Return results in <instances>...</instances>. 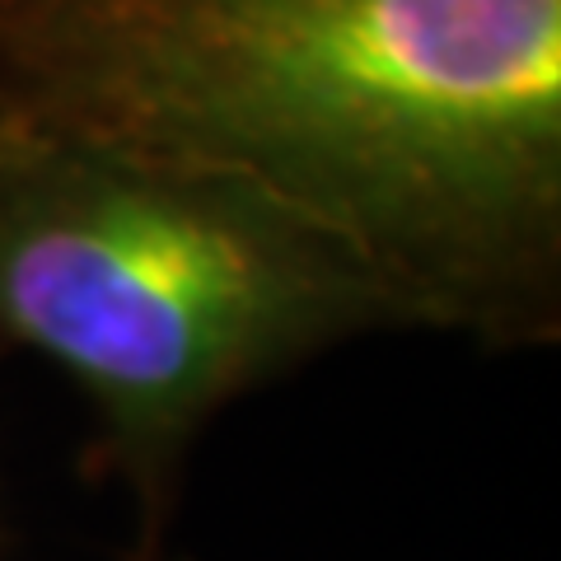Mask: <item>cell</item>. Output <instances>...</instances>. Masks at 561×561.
<instances>
[{"mask_svg":"<svg viewBox=\"0 0 561 561\" xmlns=\"http://www.w3.org/2000/svg\"><path fill=\"white\" fill-rule=\"evenodd\" d=\"M416 328L370 262L257 187L0 122V337L80 383L154 501L225 402Z\"/></svg>","mask_w":561,"mask_h":561,"instance_id":"cell-2","label":"cell"},{"mask_svg":"<svg viewBox=\"0 0 561 561\" xmlns=\"http://www.w3.org/2000/svg\"><path fill=\"white\" fill-rule=\"evenodd\" d=\"M0 122L257 187L416 328L561 323V0H0Z\"/></svg>","mask_w":561,"mask_h":561,"instance_id":"cell-1","label":"cell"}]
</instances>
